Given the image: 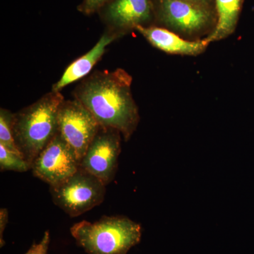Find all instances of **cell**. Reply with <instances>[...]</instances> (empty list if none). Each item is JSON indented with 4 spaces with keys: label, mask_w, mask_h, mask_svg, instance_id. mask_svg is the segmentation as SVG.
Wrapping results in <instances>:
<instances>
[{
    "label": "cell",
    "mask_w": 254,
    "mask_h": 254,
    "mask_svg": "<svg viewBox=\"0 0 254 254\" xmlns=\"http://www.w3.org/2000/svg\"><path fill=\"white\" fill-rule=\"evenodd\" d=\"M132 77L122 68L95 73L78 87L76 100L100 126L118 130L127 141L136 130L139 114L133 96Z\"/></svg>",
    "instance_id": "obj_1"
},
{
    "label": "cell",
    "mask_w": 254,
    "mask_h": 254,
    "mask_svg": "<svg viewBox=\"0 0 254 254\" xmlns=\"http://www.w3.org/2000/svg\"><path fill=\"white\" fill-rule=\"evenodd\" d=\"M64 100L60 92L52 91L31 106L14 114L15 143L30 168L58 132V113Z\"/></svg>",
    "instance_id": "obj_2"
},
{
    "label": "cell",
    "mask_w": 254,
    "mask_h": 254,
    "mask_svg": "<svg viewBox=\"0 0 254 254\" xmlns=\"http://www.w3.org/2000/svg\"><path fill=\"white\" fill-rule=\"evenodd\" d=\"M71 235L88 254H127L140 243L141 225L124 216H103L71 227Z\"/></svg>",
    "instance_id": "obj_3"
},
{
    "label": "cell",
    "mask_w": 254,
    "mask_h": 254,
    "mask_svg": "<svg viewBox=\"0 0 254 254\" xmlns=\"http://www.w3.org/2000/svg\"><path fill=\"white\" fill-rule=\"evenodd\" d=\"M105 186L99 179L80 167L62 183L50 187V190L55 204L74 218L103 203Z\"/></svg>",
    "instance_id": "obj_4"
},
{
    "label": "cell",
    "mask_w": 254,
    "mask_h": 254,
    "mask_svg": "<svg viewBox=\"0 0 254 254\" xmlns=\"http://www.w3.org/2000/svg\"><path fill=\"white\" fill-rule=\"evenodd\" d=\"M100 125L89 110L76 100H64L58 113V131L81 161Z\"/></svg>",
    "instance_id": "obj_5"
},
{
    "label": "cell",
    "mask_w": 254,
    "mask_h": 254,
    "mask_svg": "<svg viewBox=\"0 0 254 254\" xmlns=\"http://www.w3.org/2000/svg\"><path fill=\"white\" fill-rule=\"evenodd\" d=\"M79 160L58 131L31 165L33 175L50 187L59 185L78 171Z\"/></svg>",
    "instance_id": "obj_6"
},
{
    "label": "cell",
    "mask_w": 254,
    "mask_h": 254,
    "mask_svg": "<svg viewBox=\"0 0 254 254\" xmlns=\"http://www.w3.org/2000/svg\"><path fill=\"white\" fill-rule=\"evenodd\" d=\"M121 133L100 126L94 139L80 161V167L94 175L105 185L113 181L121 152Z\"/></svg>",
    "instance_id": "obj_7"
},
{
    "label": "cell",
    "mask_w": 254,
    "mask_h": 254,
    "mask_svg": "<svg viewBox=\"0 0 254 254\" xmlns=\"http://www.w3.org/2000/svg\"><path fill=\"white\" fill-rule=\"evenodd\" d=\"M157 9L162 23L187 34L203 31L215 21L211 6L187 0H158Z\"/></svg>",
    "instance_id": "obj_8"
},
{
    "label": "cell",
    "mask_w": 254,
    "mask_h": 254,
    "mask_svg": "<svg viewBox=\"0 0 254 254\" xmlns=\"http://www.w3.org/2000/svg\"><path fill=\"white\" fill-rule=\"evenodd\" d=\"M152 13L150 0H113L105 9V16L115 27L128 30L144 26Z\"/></svg>",
    "instance_id": "obj_9"
},
{
    "label": "cell",
    "mask_w": 254,
    "mask_h": 254,
    "mask_svg": "<svg viewBox=\"0 0 254 254\" xmlns=\"http://www.w3.org/2000/svg\"><path fill=\"white\" fill-rule=\"evenodd\" d=\"M136 29L152 46L168 54L197 56L204 53L210 44L205 39L187 41L165 28L138 26Z\"/></svg>",
    "instance_id": "obj_10"
},
{
    "label": "cell",
    "mask_w": 254,
    "mask_h": 254,
    "mask_svg": "<svg viewBox=\"0 0 254 254\" xmlns=\"http://www.w3.org/2000/svg\"><path fill=\"white\" fill-rule=\"evenodd\" d=\"M115 39V35L108 33L103 34L100 38L99 41L88 53L75 60L66 68L60 81L53 86L52 91L60 92L63 88L68 86L70 83L84 77L102 58L107 46Z\"/></svg>",
    "instance_id": "obj_11"
},
{
    "label": "cell",
    "mask_w": 254,
    "mask_h": 254,
    "mask_svg": "<svg viewBox=\"0 0 254 254\" xmlns=\"http://www.w3.org/2000/svg\"><path fill=\"white\" fill-rule=\"evenodd\" d=\"M244 0H215L217 22L213 31L209 34L205 41L213 43L225 39L234 33L237 23Z\"/></svg>",
    "instance_id": "obj_12"
},
{
    "label": "cell",
    "mask_w": 254,
    "mask_h": 254,
    "mask_svg": "<svg viewBox=\"0 0 254 254\" xmlns=\"http://www.w3.org/2000/svg\"><path fill=\"white\" fill-rule=\"evenodd\" d=\"M0 169L1 171L9 170L18 173H24L31 170L22 155L11 151L1 144H0Z\"/></svg>",
    "instance_id": "obj_13"
},
{
    "label": "cell",
    "mask_w": 254,
    "mask_h": 254,
    "mask_svg": "<svg viewBox=\"0 0 254 254\" xmlns=\"http://www.w3.org/2000/svg\"><path fill=\"white\" fill-rule=\"evenodd\" d=\"M14 114L9 110L2 109L0 110V144L4 145L15 153H19V150L15 143L13 136L12 123Z\"/></svg>",
    "instance_id": "obj_14"
},
{
    "label": "cell",
    "mask_w": 254,
    "mask_h": 254,
    "mask_svg": "<svg viewBox=\"0 0 254 254\" xmlns=\"http://www.w3.org/2000/svg\"><path fill=\"white\" fill-rule=\"evenodd\" d=\"M50 232L46 231L38 244H34L25 254H48L50 245Z\"/></svg>",
    "instance_id": "obj_15"
},
{
    "label": "cell",
    "mask_w": 254,
    "mask_h": 254,
    "mask_svg": "<svg viewBox=\"0 0 254 254\" xmlns=\"http://www.w3.org/2000/svg\"><path fill=\"white\" fill-rule=\"evenodd\" d=\"M110 0H83L81 5V11L86 14H91L98 11Z\"/></svg>",
    "instance_id": "obj_16"
},
{
    "label": "cell",
    "mask_w": 254,
    "mask_h": 254,
    "mask_svg": "<svg viewBox=\"0 0 254 254\" xmlns=\"http://www.w3.org/2000/svg\"><path fill=\"white\" fill-rule=\"evenodd\" d=\"M9 220V213L6 208H1L0 210V244L1 247L4 245L5 242L3 240V233H4L5 227Z\"/></svg>",
    "instance_id": "obj_17"
},
{
    "label": "cell",
    "mask_w": 254,
    "mask_h": 254,
    "mask_svg": "<svg viewBox=\"0 0 254 254\" xmlns=\"http://www.w3.org/2000/svg\"><path fill=\"white\" fill-rule=\"evenodd\" d=\"M187 1H192V2L198 3V4L208 5V6H211V3L212 1H213V0H187Z\"/></svg>",
    "instance_id": "obj_18"
}]
</instances>
